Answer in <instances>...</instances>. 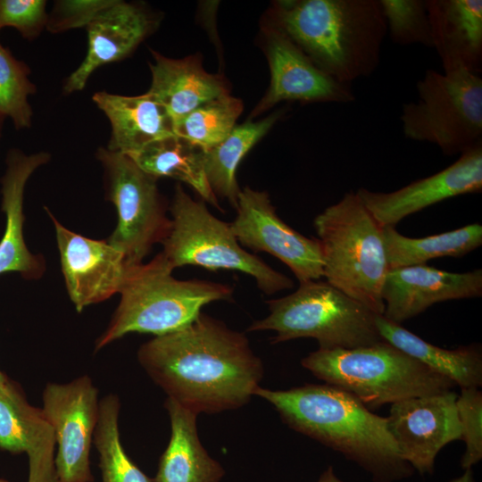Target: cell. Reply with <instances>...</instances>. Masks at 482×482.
I'll list each match as a JSON object with an SVG mask.
<instances>
[{
    "mask_svg": "<svg viewBox=\"0 0 482 482\" xmlns=\"http://www.w3.org/2000/svg\"><path fill=\"white\" fill-rule=\"evenodd\" d=\"M137 359L169 398L197 415L244 406L264 371L244 333L204 312L143 344Z\"/></svg>",
    "mask_w": 482,
    "mask_h": 482,
    "instance_id": "1",
    "label": "cell"
},
{
    "mask_svg": "<svg viewBox=\"0 0 482 482\" xmlns=\"http://www.w3.org/2000/svg\"><path fill=\"white\" fill-rule=\"evenodd\" d=\"M254 395L269 402L292 429L341 453L367 470L375 482H394L414 470L403 460L386 417L372 413L337 386L326 383L287 390L259 386Z\"/></svg>",
    "mask_w": 482,
    "mask_h": 482,
    "instance_id": "2",
    "label": "cell"
},
{
    "mask_svg": "<svg viewBox=\"0 0 482 482\" xmlns=\"http://www.w3.org/2000/svg\"><path fill=\"white\" fill-rule=\"evenodd\" d=\"M268 22L321 71L345 84L370 76L387 33L379 0H279Z\"/></svg>",
    "mask_w": 482,
    "mask_h": 482,
    "instance_id": "3",
    "label": "cell"
},
{
    "mask_svg": "<svg viewBox=\"0 0 482 482\" xmlns=\"http://www.w3.org/2000/svg\"><path fill=\"white\" fill-rule=\"evenodd\" d=\"M172 271L162 253L146 263L129 267L120 301L96 350L132 332L157 337L179 330L194 321L206 304L232 299L234 288L228 284L181 280Z\"/></svg>",
    "mask_w": 482,
    "mask_h": 482,
    "instance_id": "4",
    "label": "cell"
},
{
    "mask_svg": "<svg viewBox=\"0 0 482 482\" xmlns=\"http://www.w3.org/2000/svg\"><path fill=\"white\" fill-rule=\"evenodd\" d=\"M313 227L326 281L382 315V287L389 270L383 227L353 192L318 214Z\"/></svg>",
    "mask_w": 482,
    "mask_h": 482,
    "instance_id": "5",
    "label": "cell"
},
{
    "mask_svg": "<svg viewBox=\"0 0 482 482\" xmlns=\"http://www.w3.org/2000/svg\"><path fill=\"white\" fill-rule=\"evenodd\" d=\"M301 364L367 408L453 390L455 384L386 341L352 349H318Z\"/></svg>",
    "mask_w": 482,
    "mask_h": 482,
    "instance_id": "6",
    "label": "cell"
},
{
    "mask_svg": "<svg viewBox=\"0 0 482 482\" xmlns=\"http://www.w3.org/2000/svg\"><path fill=\"white\" fill-rule=\"evenodd\" d=\"M270 313L247 331L272 330V344L312 337L319 349H352L383 341L376 313L327 281L309 280L280 298L267 300Z\"/></svg>",
    "mask_w": 482,
    "mask_h": 482,
    "instance_id": "7",
    "label": "cell"
},
{
    "mask_svg": "<svg viewBox=\"0 0 482 482\" xmlns=\"http://www.w3.org/2000/svg\"><path fill=\"white\" fill-rule=\"evenodd\" d=\"M170 211L172 227L161 253L173 270L195 265L210 270H237L252 277L268 295L294 287L291 278L243 248L230 223L215 217L180 184L175 187Z\"/></svg>",
    "mask_w": 482,
    "mask_h": 482,
    "instance_id": "8",
    "label": "cell"
},
{
    "mask_svg": "<svg viewBox=\"0 0 482 482\" xmlns=\"http://www.w3.org/2000/svg\"><path fill=\"white\" fill-rule=\"evenodd\" d=\"M418 100L404 104V136L436 145L445 155L482 142V79L467 71H426L417 83Z\"/></svg>",
    "mask_w": 482,
    "mask_h": 482,
    "instance_id": "9",
    "label": "cell"
},
{
    "mask_svg": "<svg viewBox=\"0 0 482 482\" xmlns=\"http://www.w3.org/2000/svg\"><path fill=\"white\" fill-rule=\"evenodd\" d=\"M108 199L114 204L118 222L108 243L121 252L128 265L142 263L153 246L169 236L171 218L156 178L142 170L128 155L99 148Z\"/></svg>",
    "mask_w": 482,
    "mask_h": 482,
    "instance_id": "10",
    "label": "cell"
},
{
    "mask_svg": "<svg viewBox=\"0 0 482 482\" xmlns=\"http://www.w3.org/2000/svg\"><path fill=\"white\" fill-rule=\"evenodd\" d=\"M98 390L81 376L69 383H48L43 412L53 428L58 482H93L90 451L99 412Z\"/></svg>",
    "mask_w": 482,
    "mask_h": 482,
    "instance_id": "11",
    "label": "cell"
},
{
    "mask_svg": "<svg viewBox=\"0 0 482 482\" xmlns=\"http://www.w3.org/2000/svg\"><path fill=\"white\" fill-rule=\"evenodd\" d=\"M235 210L237 215L230 229L243 248L278 259L299 283L323 277L319 239L307 237L284 222L266 191L245 187L239 193Z\"/></svg>",
    "mask_w": 482,
    "mask_h": 482,
    "instance_id": "12",
    "label": "cell"
},
{
    "mask_svg": "<svg viewBox=\"0 0 482 482\" xmlns=\"http://www.w3.org/2000/svg\"><path fill=\"white\" fill-rule=\"evenodd\" d=\"M453 390L411 397L391 404L387 426L403 460L420 475L434 471L447 444L461 440Z\"/></svg>",
    "mask_w": 482,
    "mask_h": 482,
    "instance_id": "13",
    "label": "cell"
},
{
    "mask_svg": "<svg viewBox=\"0 0 482 482\" xmlns=\"http://www.w3.org/2000/svg\"><path fill=\"white\" fill-rule=\"evenodd\" d=\"M264 52L270 81L250 119L281 101L347 104L355 100L351 84L338 82L321 71L282 30L267 21Z\"/></svg>",
    "mask_w": 482,
    "mask_h": 482,
    "instance_id": "14",
    "label": "cell"
},
{
    "mask_svg": "<svg viewBox=\"0 0 482 482\" xmlns=\"http://www.w3.org/2000/svg\"><path fill=\"white\" fill-rule=\"evenodd\" d=\"M54 228L62 271L78 312L120 294L129 265L107 240H96L62 226L46 209Z\"/></svg>",
    "mask_w": 482,
    "mask_h": 482,
    "instance_id": "15",
    "label": "cell"
},
{
    "mask_svg": "<svg viewBox=\"0 0 482 482\" xmlns=\"http://www.w3.org/2000/svg\"><path fill=\"white\" fill-rule=\"evenodd\" d=\"M482 189V142L463 151L441 171L393 192L360 188L356 195L382 226L395 227L405 217L445 199Z\"/></svg>",
    "mask_w": 482,
    "mask_h": 482,
    "instance_id": "16",
    "label": "cell"
},
{
    "mask_svg": "<svg viewBox=\"0 0 482 482\" xmlns=\"http://www.w3.org/2000/svg\"><path fill=\"white\" fill-rule=\"evenodd\" d=\"M482 295V270L456 273L427 264L388 270L383 287V316L397 324L448 300Z\"/></svg>",
    "mask_w": 482,
    "mask_h": 482,
    "instance_id": "17",
    "label": "cell"
},
{
    "mask_svg": "<svg viewBox=\"0 0 482 482\" xmlns=\"http://www.w3.org/2000/svg\"><path fill=\"white\" fill-rule=\"evenodd\" d=\"M55 445L42 408L31 405L21 386L8 378L0 385V449L27 453L28 482H58Z\"/></svg>",
    "mask_w": 482,
    "mask_h": 482,
    "instance_id": "18",
    "label": "cell"
},
{
    "mask_svg": "<svg viewBox=\"0 0 482 482\" xmlns=\"http://www.w3.org/2000/svg\"><path fill=\"white\" fill-rule=\"evenodd\" d=\"M156 24L155 18L141 5L113 0L87 26L86 57L67 78L64 92L83 90L96 69L129 55Z\"/></svg>",
    "mask_w": 482,
    "mask_h": 482,
    "instance_id": "19",
    "label": "cell"
},
{
    "mask_svg": "<svg viewBox=\"0 0 482 482\" xmlns=\"http://www.w3.org/2000/svg\"><path fill=\"white\" fill-rule=\"evenodd\" d=\"M47 153L25 154L12 149L6 159V170L1 179L2 210L5 228L0 240V275L19 272L23 278L36 279L45 271V262L32 253L23 236V196L25 186L32 173L49 160Z\"/></svg>",
    "mask_w": 482,
    "mask_h": 482,
    "instance_id": "20",
    "label": "cell"
},
{
    "mask_svg": "<svg viewBox=\"0 0 482 482\" xmlns=\"http://www.w3.org/2000/svg\"><path fill=\"white\" fill-rule=\"evenodd\" d=\"M433 48L444 72L482 71V1L426 0Z\"/></svg>",
    "mask_w": 482,
    "mask_h": 482,
    "instance_id": "21",
    "label": "cell"
},
{
    "mask_svg": "<svg viewBox=\"0 0 482 482\" xmlns=\"http://www.w3.org/2000/svg\"><path fill=\"white\" fill-rule=\"evenodd\" d=\"M93 101L111 124L107 149L131 155L146 145L175 134L174 120L148 92L135 96L99 91Z\"/></svg>",
    "mask_w": 482,
    "mask_h": 482,
    "instance_id": "22",
    "label": "cell"
},
{
    "mask_svg": "<svg viewBox=\"0 0 482 482\" xmlns=\"http://www.w3.org/2000/svg\"><path fill=\"white\" fill-rule=\"evenodd\" d=\"M152 83L149 90L175 122L201 104L229 94L225 80L205 71L198 56L171 59L152 51Z\"/></svg>",
    "mask_w": 482,
    "mask_h": 482,
    "instance_id": "23",
    "label": "cell"
},
{
    "mask_svg": "<svg viewBox=\"0 0 482 482\" xmlns=\"http://www.w3.org/2000/svg\"><path fill=\"white\" fill-rule=\"evenodd\" d=\"M164 407L170 417L171 433L153 481L220 482L225 470L209 455L199 439L197 414L169 397Z\"/></svg>",
    "mask_w": 482,
    "mask_h": 482,
    "instance_id": "24",
    "label": "cell"
},
{
    "mask_svg": "<svg viewBox=\"0 0 482 482\" xmlns=\"http://www.w3.org/2000/svg\"><path fill=\"white\" fill-rule=\"evenodd\" d=\"M375 323L384 341L450 379L455 386L461 388L481 386L482 353L478 345L445 349L425 341L381 314H376Z\"/></svg>",
    "mask_w": 482,
    "mask_h": 482,
    "instance_id": "25",
    "label": "cell"
},
{
    "mask_svg": "<svg viewBox=\"0 0 482 482\" xmlns=\"http://www.w3.org/2000/svg\"><path fill=\"white\" fill-rule=\"evenodd\" d=\"M142 170L159 179L187 184L204 201L223 212L204 169V150L174 134L154 141L128 155Z\"/></svg>",
    "mask_w": 482,
    "mask_h": 482,
    "instance_id": "26",
    "label": "cell"
},
{
    "mask_svg": "<svg viewBox=\"0 0 482 482\" xmlns=\"http://www.w3.org/2000/svg\"><path fill=\"white\" fill-rule=\"evenodd\" d=\"M283 113V110H278L263 120H246L236 126L220 143L204 150V169L209 185L217 197L228 200L234 209L241 191L237 181L238 164Z\"/></svg>",
    "mask_w": 482,
    "mask_h": 482,
    "instance_id": "27",
    "label": "cell"
},
{
    "mask_svg": "<svg viewBox=\"0 0 482 482\" xmlns=\"http://www.w3.org/2000/svg\"><path fill=\"white\" fill-rule=\"evenodd\" d=\"M388 269L426 264L438 257H461L482 245V226L470 224L460 229L412 238L400 234L395 227H383Z\"/></svg>",
    "mask_w": 482,
    "mask_h": 482,
    "instance_id": "28",
    "label": "cell"
},
{
    "mask_svg": "<svg viewBox=\"0 0 482 482\" xmlns=\"http://www.w3.org/2000/svg\"><path fill=\"white\" fill-rule=\"evenodd\" d=\"M120 400L108 395L99 402L93 443L99 453L102 482H154L128 456L119 431Z\"/></svg>",
    "mask_w": 482,
    "mask_h": 482,
    "instance_id": "29",
    "label": "cell"
},
{
    "mask_svg": "<svg viewBox=\"0 0 482 482\" xmlns=\"http://www.w3.org/2000/svg\"><path fill=\"white\" fill-rule=\"evenodd\" d=\"M242 111L239 98L222 95L179 119L174 125L175 134L204 150L210 149L230 134Z\"/></svg>",
    "mask_w": 482,
    "mask_h": 482,
    "instance_id": "30",
    "label": "cell"
},
{
    "mask_svg": "<svg viewBox=\"0 0 482 482\" xmlns=\"http://www.w3.org/2000/svg\"><path fill=\"white\" fill-rule=\"evenodd\" d=\"M27 64L17 60L0 44V114L12 119L17 129L31 125L32 109L28 96L36 92Z\"/></svg>",
    "mask_w": 482,
    "mask_h": 482,
    "instance_id": "31",
    "label": "cell"
},
{
    "mask_svg": "<svg viewBox=\"0 0 482 482\" xmlns=\"http://www.w3.org/2000/svg\"><path fill=\"white\" fill-rule=\"evenodd\" d=\"M387 32L398 45L421 44L433 48L426 0H379Z\"/></svg>",
    "mask_w": 482,
    "mask_h": 482,
    "instance_id": "32",
    "label": "cell"
},
{
    "mask_svg": "<svg viewBox=\"0 0 482 482\" xmlns=\"http://www.w3.org/2000/svg\"><path fill=\"white\" fill-rule=\"evenodd\" d=\"M456 408L465 452L461 460L463 470L471 469L482 459V393L478 387L461 388Z\"/></svg>",
    "mask_w": 482,
    "mask_h": 482,
    "instance_id": "33",
    "label": "cell"
},
{
    "mask_svg": "<svg viewBox=\"0 0 482 482\" xmlns=\"http://www.w3.org/2000/svg\"><path fill=\"white\" fill-rule=\"evenodd\" d=\"M46 4L44 0H0V24L15 28L26 39H34L46 26Z\"/></svg>",
    "mask_w": 482,
    "mask_h": 482,
    "instance_id": "34",
    "label": "cell"
},
{
    "mask_svg": "<svg viewBox=\"0 0 482 482\" xmlns=\"http://www.w3.org/2000/svg\"><path fill=\"white\" fill-rule=\"evenodd\" d=\"M113 0H65L58 1L48 14L46 29L59 33L71 29L86 27Z\"/></svg>",
    "mask_w": 482,
    "mask_h": 482,
    "instance_id": "35",
    "label": "cell"
},
{
    "mask_svg": "<svg viewBox=\"0 0 482 482\" xmlns=\"http://www.w3.org/2000/svg\"><path fill=\"white\" fill-rule=\"evenodd\" d=\"M317 482H343L335 474L332 466H328L326 470L322 472Z\"/></svg>",
    "mask_w": 482,
    "mask_h": 482,
    "instance_id": "36",
    "label": "cell"
},
{
    "mask_svg": "<svg viewBox=\"0 0 482 482\" xmlns=\"http://www.w3.org/2000/svg\"><path fill=\"white\" fill-rule=\"evenodd\" d=\"M464 473L449 482H476L474 479L473 472L471 469L464 470Z\"/></svg>",
    "mask_w": 482,
    "mask_h": 482,
    "instance_id": "37",
    "label": "cell"
},
{
    "mask_svg": "<svg viewBox=\"0 0 482 482\" xmlns=\"http://www.w3.org/2000/svg\"><path fill=\"white\" fill-rule=\"evenodd\" d=\"M7 378L8 377L0 370V385L4 383Z\"/></svg>",
    "mask_w": 482,
    "mask_h": 482,
    "instance_id": "38",
    "label": "cell"
},
{
    "mask_svg": "<svg viewBox=\"0 0 482 482\" xmlns=\"http://www.w3.org/2000/svg\"><path fill=\"white\" fill-rule=\"evenodd\" d=\"M4 117L0 114V137L2 133V128H3V122H4Z\"/></svg>",
    "mask_w": 482,
    "mask_h": 482,
    "instance_id": "39",
    "label": "cell"
},
{
    "mask_svg": "<svg viewBox=\"0 0 482 482\" xmlns=\"http://www.w3.org/2000/svg\"><path fill=\"white\" fill-rule=\"evenodd\" d=\"M0 482H10V481H8V480H6L4 478H0Z\"/></svg>",
    "mask_w": 482,
    "mask_h": 482,
    "instance_id": "40",
    "label": "cell"
},
{
    "mask_svg": "<svg viewBox=\"0 0 482 482\" xmlns=\"http://www.w3.org/2000/svg\"><path fill=\"white\" fill-rule=\"evenodd\" d=\"M2 28L1 24H0V29Z\"/></svg>",
    "mask_w": 482,
    "mask_h": 482,
    "instance_id": "41",
    "label": "cell"
}]
</instances>
